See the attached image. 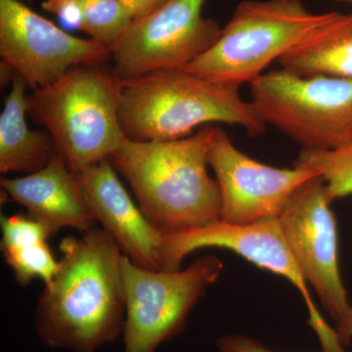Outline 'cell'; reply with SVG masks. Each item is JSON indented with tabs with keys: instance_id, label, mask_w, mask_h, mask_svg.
I'll use <instances>...</instances> for the list:
<instances>
[{
	"instance_id": "6da1fadb",
	"label": "cell",
	"mask_w": 352,
	"mask_h": 352,
	"mask_svg": "<svg viewBox=\"0 0 352 352\" xmlns=\"http://www.w3.org/2000/svg\"><path fill=\"white\" fill-rule=\"evenodd\" d=\"M56 274L36 302V335L50 349L96 352L122 335V254L103 229L65 238Z\"/></svg>"
},
{
	"instance_id": "7a4b0ae2",
	"label": "cell",
	"mask_w": 352,
	"mask_h": 352,
	"mask_svg": "<svg viewBox=\"0 0 352 352\" xmlns=\"http://www.w3.org/2000/svg\"><path fill=\"white\" fill-rule=\"evenodd\" d=\"M212 126L170 141L124 142L109 160L126 180L146 219L164 235L219 221L221 197L208 173Z\"/></svg>"
},
{
	"instance_id": "3957f363",
	"label": "cell",
	"mask_w": 352,
	"mask_h": 352,
	"mask_svg": "<svg viewBox=\"0 0 352 352\" xmlns=\"http://www.w3.org/2000/svg\"><path fill=\"white\" fill-rule=\"evenodd\" d=\"M120 83V122L129 140H175L212 122L239 126L250 136L265 131L252 102L243 99L235 85L212 82L183 69Z\"/></svg>"
},
{
	"instance_id": "277c9868",
	"label": "cell",
	"mask_w": 352,
	"mask_h": 352,
	"mask_svg": "<svg viewBox=\"0 0 352 352\" xmlns=\"http://www.w3.org/2000/svg\"><path fill=\"white\" fill-rule=\"evenodd\" d=\"M122 83L101 65L69 69L27 96L32 122L50 134L55 151L75 175L109 159L126 138L120 126Z\"/></svg>"
},
{
	"instance_id": "5b68a950",
	"label": "cell",
	"mask_w": 352,
	"mask_h": 352,
	"mask_svg": "<svg viewBox=\"0 0 352 352\" xmlns=\"http://www.w3.org/2000/svg\"><path fill=\"white\" fill-rule=\"evenodd\" d=\"M339 14L311 12L300 0H245L214 45L183 69L212 82L251 85L272 62L325 29Z\"/></svg>"
},
{
	"instance_id": "8992f818",
	"label": "cell",
	"mask_w": 352,
	"mask_h": 352,
	"mask_svg": "<svg viewBox=\"0 0 352 352\" xmlns=\"http://www.w3.org/2000/svg\"><path fill=\"white\" fill-rule=\"evenodd\" d=\"M250 85L261 122L302 149L335 151L352 144V80L298 76L280 68Z\"/></svg>"
},
{
	"instance_id": "52a82bcc",
	"label": "cell",
	"mask_w": 352,
	"mask_h": 352,
	"mask_svg": "<svg viewBox=\"0 0 352 352\" xmlns=\"http://www.w3.org/2000/svg\"><path fill=\"white\" fill-rule=\"evenodd\" d=\"M122 268L126 291L124 352H156L184 331L192 310L217 283L224 265L207 254L185 270L155 271L122 256Z\"/></svg>"
},
{
	"instance_id": "ba28073f",
	"label": "cell",
	"mask_w": 352,
	"mask_h": 352,
	"mask_svg": "<svg viewBox=\"0 0 352 352\" xmlns=\"http://www.w3.org/2000/svg\"><path fill=\"white\" fill-rule=\"evenodd\" d=\"M204 248L229 250L258 267L288 279L305 300L309 314L308 321L318 335L324 352H346L336 329L331 327L319 314L279 219H263L245 226L219 220L201 228L164 235L160 250V270H182L183 259Z\"/></svg>"
},
{
	"instance_id": "9c48e42d",
	"label": "cell",
	"mask_w": 352,
	"mask_h": 352,
	"mask_svg": "<svg viewBox=\"0 0 352 352\" xmlns=\"http://www.w3.org/2000/svg\"><path fill=\"white\" fill-rule=\"evenodd\" d=\"M206 0H168L132 21L112 50L113 73L131 80L157 72L184 69L219 41L222 29L204 18Z\"/></svg>"
},
{
	"instance_id": "30bf717a",
	"label": "cell",
	"mask_w": 352,
	"mask_h": 352,
	"mask_svg": "<svg viewBox=\"0 0 352 352\" xmlns=\"http://www.w3.org/2000/svg\"><path fill=\"white\" fill-rule=\"evenodd\" d=\"M0 56L36 90L76 66L106 63L112 51L64 32L20 0H0Z\"/></svg>"
},
{
	"instance_id": "8fae6325",
	"label": "cell",
	"mask_w": 352,
	"mask_h": 352,
	"mask_svg": "<svg viewBox=\"0 0 352 352\" xmlns=\"http://www.w3.org/2000/svg\"><path fill=\"white\" fill-rule=\"evenodd\" d=\"M330 206L325 182L317 175L296 190L278 219L305 281L338 326L351 305L340 277L337 221Z\"/></svg>"
},
{
	"instance_id": "7c38bea8",
	"label": "cell",
	"mask_w": 352,
	"mask_h": 352,
	"mask_svg": "<svg viewBox=\"0 0 352 352\" xmlns=\"http://www.w3.org/2000/svg\"><path fill=\"white\" fill-rule=\"evenodd\" d=\"M208 164L219 187L220 220L235 226L278 219L296 190L317 175L300 166L278 168L259 163L241 152L219 126H212Z\"/></svg>"
},
{
	"instance_id": "4fadbf2b",
	"label": "cell",
	"mask_w": 352,
	"mask_h": 352,
	"mask_svg": "<svg viewBox=\"0 0 352 352\" xmlns=\"http://www.w3.org/2000/svg\"><path fill=\"white\" fill-rule=\"evenodd\" d=\"M95 219L132 263L146 270H160L164 234L134 204L117 171L106 159L76 175Z\"/></svg>"
},
{
	"instance_id": "5bb4252c",
	"label": "cell",
	"mask_w": 352,
	"mask_h": 352,
	"mask_svg": "<svg viewBox=\"0 0 352 352\" xmlns=\"http://www.w3.org/2000/svg\"><path fill=\"white\" fill-rule=\"evenodd\" d=\"M6 196L24 206L28 215L56 233L73 228L85 233L97 220L85 198L78 176L55 153L43 170L18 178H2Z\"/></svg>"
},
{
	"instance_id": "9a60e30c",
	"label": "cell",
	"mask_w": 352,
	"mask_h": 352,
	"mask_svg": "<svg viewBox=\"0 0 352 352\" xmlns=\"http://www.w3.org/2000/svg\"><path fill=\"white\" fill-rule=\"evenodd\" d=\"M27 82L16 75L0 116V171L32 175L43 170L56 153L47 131H32L25 120Z\"/></svg>"
},
{
	"instance_id": "2e32d148",
	"label": "cell",
	"mask_w": 352,
	"mask_h": 352,
	"mask_svg": "<svg viewBox=\"0 0 352 352\" xmlns=\"http://www.w3.org/2000/svg\"><path fill=\"white\" fill-rule=\"evenodd\" d=\"M298 76H329L352 80V12L340 13L325 29L278 60Z\"/></svg>"
},
{
	"instance_id": "e0dca14e",
	"label": "cell",
	"mask_w": 352,
	"mask_h": 352,
	"mask_svg": "<svg viewBox=\"0 0 352 352\" xmlns=\"http://www.w3.org/2000/svg\"><path fill=\"white\" fill-rule=\"evenodd\" d=\"M296 166L314 170L323 178L331 204L352 195V144L335 151L302 149Z\"/></svg>"
},
{
	"instance_id": "ac0fdd59",
	"label": "cell",
	"mask_w": 352,
	"mask_h": 352,
	"mask_svg": "<svg viewBox=\"0 0 352 352\" xmlns=\"http://www.w3.org/2000/svg\"><path fill=\"white\" fill-rule=\"evenodd\" d=\"M76 1L82 16L80 31L87 32L94 41L112 51L134 20L131 14L117 0Z\"/></svg>"
},
{
	"instance_id": "d6986e66",
	"label": "cell",
	"mask_w": 352,
	"mask_h": 352,
	"mask_svg": "<svg viewBox=\"0 0 352 352\" xmlns=\"http://www.w3.org/2000/svg\"><path fill=\"white\" fill-rule=\"evenodd\" d=\"M3 254L6 263L13 271L16 282L22 287L31 284L36 278L43 280L44 285L50 284L59 267V261L55 259L47 242L7 250Z\"/></svg>"
},
{
	"instance_id": "ffe728a7",
	"label": "cell",
	"mask_w": 352,
	"mask_h": 352,
	"mask_svg": "<svg viewBox=\"0 0 352 352\" xmlns=\"http://www.w3.org/2000/svg\"><path fill=\"white\" fill-rule=\"evenodd\" d=\"M0 227L2 231L0 244L2 252L43 244L55 234L45 224L22 214L11 217L1 214Z\"/></svg>"
},
{
	"instance_id": "44dd1931",
	"label": "cell",
	"mask_w": 352,
	"mask_h": 352,
	"mask_svg": "<svg viewBox=\"0 0 352 352\" xmlns=\"http://www.w3.org/2000/svg\"><path fill=\"white\" fill-rule=\"evenodd\" d=\"M215 346L219 352H275L268 349L258 340L239 333L217 338Z\"/></svg>"
},
{
	"instance_id": "7402d4cb",
	"label": "cell",
	"mask_w": 352,
	"mask_h": 352,
	"mask_svg": "<svg viewBox=\"0 0 352 352\" xmlns=\"http://www.w3.org/2000/svg\"><path fill=\"white\" fill-rule=\"evenodd\" d=\"M43 8L48 12L56 14L68 27L80 29L82 16L76 0H45L43 2Z\"/></svg>"
},
{
	"instance_id": "603a6c76",
	"label": "cell",
	"mask_w": 352,
	"mask_h": 352,
	"mask_svg": "<svg viewBox=\"0 0 352 352\" xmlns=\"http://www.w3.org/2000/svg\"><path fill=\"white\" fill-rule=\"evenodd\" d=\"M131 14L133 19H140L161 8L168 0H117Z\"/></svg>"
},
{
	"instance_id": "cb8c5ba5",
	"label": "cell",
	"mask_w": 352,
	"mask_h": 352,
	"mask_svg": "<svg viewBox=\"0 0 352 352\" xmlns=\"http://www.w3.org/2000/svg\"><path fill=\"white\" fill-rule=\"evenodd\" d=\"M335 329L342 346H349L352 339V305L351 310H349V314L346 315L344 320L339 325L336 326Z\"/></svg>"
},
{
	"instance_id": "d4e9b609",
	"label": "cell",
	"mask_w": 352,
	"mask_h": 352,
	"mask_svg": "<svg viewBox=\"0 0 352 352\" xmlns=\"http://www.w3.org/2000/svg\"><path fill=\"white\" fill-rule=\"evenodd\" d=\"M0 69H1L0 73H1L2 87H6L9 82H13L14 78L17 75V73L10 66L2 61L0 64Z\"/></svg>"
},
{
	"instance_id": "484cf974",
	"label": "cell",
	"mask_w": 352,
	"mask_h": 352,
	"mask_svg": "<svg viewBox=\"0 0 352 352\" xmlns=\"http://www.w3.org/2000/svg\"><path fill=\"white\" fill-rule=\"evenodd\" d=\"M336 1H339V2H352V0H336Z\"/></svg>"
},
{
	"instance_id": "4316f807",
	"label": "cell",
	"mask_w": 352,
	"mask_h": 352,
	"mask_svg": "<svg viewBox=\"0 0 352 352\" xmlns=\"http://www.w3.org/2000/svg\"><path fill=\"white\" fill-rule=\"evenodd\" d=\"M25 1H27V2H34V1H36V0H25Z\"/></svg>"
}]
</instances>
